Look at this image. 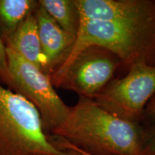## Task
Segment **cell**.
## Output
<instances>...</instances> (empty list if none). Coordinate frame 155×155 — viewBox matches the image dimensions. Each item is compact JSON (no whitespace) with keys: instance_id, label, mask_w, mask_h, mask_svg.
<instances>
[{"instance_id":"9c48e42d","label":"cell","mask_w":155,"mask_h":155,"mask_svg":"<svg viewBox=\"0 0 155 155\" xmlns=\"http://www.w3.org/2000/svg\"><path fill=\"white\" fill-rule=\"evenodd\" d=\"M35 12V10L27 17L16 32L5 42V45L6 48L12 50L48 75L47 64L39 38Z\"/></svg>"},{"instance_id":"4fadbf2b","label":"cell","mask_w":155,"mask_h":155,"mask_svg":"<svg viewBox=\"0 0 155 155\" xmlns=\"http://www.w3.org/2000/svg\"><path fill=\"white\" fill-rule=\"evenodd\" d=\"M141 124L147 127L155 126V95L145 108Z\"/></svg>"},{"instance_id":"5b68a950","label":"cell","mask_w":155,"mask_h":155,"mask_svg":"<svg viewBox=\"0 0 155 155\" xmlns=\"http://www.w3.org/2000/svg\"><path fill=\"white\" fill-rule=\"evenodd\" d=\"M122 65L121 60L111 51L91 46L62 64L50 75V80L55 88L94 99L114 80L116 71Z\"/></svg>"},{"instance_id":"30bf717a","label":"cell","mask_w":155,"mask_h":155,"mask_svg":"<svg viewBox=\"0 0 155 155\" xmlns=\"http://www.w3.org/2000/svg\"><path fill=\"white\" fill-rule=\"evenodd\" d=\"M38 5L35 0H0V37L4 43Z\"/></svg>"},{"instance_id":"5bb4252c","label":"cell","mask_w":155,"mask_h":155,"mask_svg":"<svg viewBox=\"0 0 155 155\" xmlns=\"http://www.w3.org/2000/svg\"><path fill=\"white\" fill-rule=\"evenodd\" d=\"M147 131L144 155H155V126L147 127Z\"/></svg>"},{"instance_id":"6da1fadb","label":"cell","mask_w":155,"mask_h":155,"mask_svg":"<svg viewBox=\"0 0 155 155\" xmlns=\"http://www.w3.org/2000/svg\"><path fill=\"white\" fill-rule=\"evenodd\" d=\"M147 127L125 121L79 97L67 118L50 135L91 155H144Z\"/></svg>"},{"instance_id":"7c38bea8","label":"cell","mask_w":155,"mask_h":155,"mask_svg":"<svg viewBox=\"0 0 155 155\" xmlns=\"http://www.w3.org/2000/svg\"><path fill=\"white\" fill-rule=\"evenodd\" d=\"M0 81L8 87L10 84L7 49L1 37H0Z\"/></svg>"},{"instance_id":"7a4b0ae2","label":"cell","mask_w":155,"mask_h":155,"mask_svg":"<svg viewBox=\"0 0 155 155\" xmlns=\"http://www.w3.org/2000/svg\"><path fill=\"white\" fill-rule=\"evenodd\" d=\"M81 155L56 146L38 109L0 83V155Z\"/></svg>"},{"instance_id":"ba28073f","label":"cell","mask_w":155,"mask_h":155,"mask_svg":"<svg viewBox=\"0 0 155 155\" xmlns=\"http://www.w3.org/2000/svg\"><path fill=\"white\" fill-rule=\"evenodd\" d=\"M35 13L42 53L50 77L68 57L75 38L65 32L40 4Z\"/></svg>"},{"instance_id":"3957f363","label":"cell","mask_w":155,"mask_h":155,"mask_svg":"<svg viewBox=\"0 0 155 155\" xmlns=\"http://www.w3.org/2000/svg\"><path fill=\"white\" fill-rule=\"evenodd\" d=\"M91 46L111 51L128 68L137 63L155 66V22L91 20L81 23L73 49L64 63Z\"/></svg>"},{"instance_id":"52a82bcc","label":"cell","mask_w":155,"mask_h":155,"mask_svg":"<svg viewBox=\"0 0 155 155\" xmlns=\"http://www.w3.org/2000/svg\"><path fill=\"white\" fill-rule=\"evenodd\" d=\"M80 24L91 20L155 22V0H75Z\"/></svg>"},{"instance_id":"9a60e30c","label":"cell","mask_w":155,"mask_h":155,"mask_svg":"<svg viewBox=\"0 0 155 155\" xmlns=\"http://www.w3.org/2000/svg\"><path fill=\"white\" fill-rule=\"evenodd\" d=\"M53 139H54L53 141L55 143V144L56 146H58V147L62 149V150H71L73 151V152L78 153L81 155H91L90 154H88V153L83 152V151L81 150L80 149L77 148L76 147L73 146V145L70 144L69 143H68L67 141L63 140V139L58 138V137H54L53 136Z\"/></svg>"},{"instance_id":"2e32d148","label":"cell","mask_w":155,"mask_h":155,"mask_svg":"<svg viewBox=\"0 0 155 155\" xmlns=\"http://www.w3.org/2000/svg\"><path fill=\"white\" fill-rule=\"evenodd\" d=\"M38 155H46V154H38Z\"/></svg>"},{"instance_id":"277c9868","label":"cell","mask_w":155,"mask_h":155,"mask_svg":"<svg viewBox=\"0 0 155 155\" xmlns=\"http://www.w3.org/2000/svg\"><path fill=\"white\" fill-rule=\"evenodd\" d=\"M6 49L10 77L8 88L38 109L44 131L50 135L66 119L70 106L58 96L49 75L12 50Z\"/></svg>"},{"instance_id":"8992f818","label":"cell","mask_w":155,"mask_h":155,"mask_svg":"<svg viewBox=\"0 0 155 155\" xmlns=\"http://www.w3.org/2000/svg\"><path fill=\"white\" fill-rule=\"evenodd\" d=\"M155 95V66L137 63L127 74L114 78L94 98L106 111L125 121L141 123L145 108Z\"/></svg>"},{"instance_id":"8fae6325","label":"cell","mask_w":155,"mask_h":155,"mask_svg":"<svg viewBox=\"0 0 155 155\" xmlns=\"http://www.w3.org/2000/svg\"><path fill=\"white\" fill-rule=\"evenodd\" d=\"M38 2L65 32L76 39L80 15L75 0H39Z\"/></svg>"}]
</instances>
